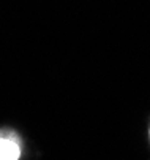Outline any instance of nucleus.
Here are the masks:
<instances>
[{
  "instance_id": "obj_1",
  "label": "nucleus",
  "mask_w": 150,
  "mask_h": 160,
  "mask_svg": "<svg viewBox=\"0 0 150 160\" xmlns=\"http://www.w3.org/2000/svg\"><path fill=\"white\" fill-rule=\"evenodd\" d=\"M19 154H21V149L16 141L0 136V160H17Z\"/></svg>"
}]
</instances>
